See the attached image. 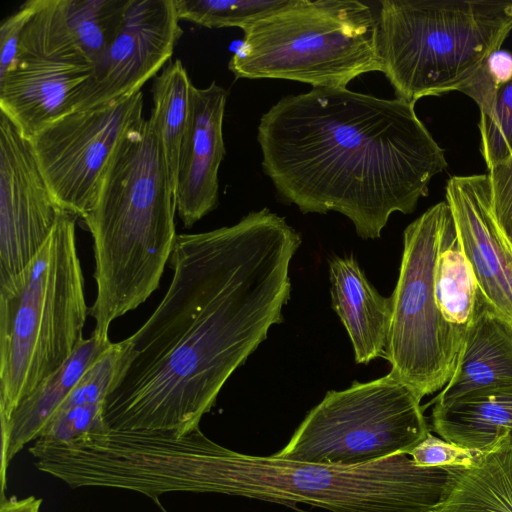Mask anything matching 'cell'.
Instances as JSON below:
<instances>
[{
	"label": "cell",
	"instance_id": "obj_10",
	"mask_svg": "<svg viewBox=\"0 0 512 512\" xmlns=\"http://www.w3.org/2000/svg\"><path fill=\"white\" fill-rule=\"evenodd\" d=\"M142 91L116 102L73 111L28 139L58 204L83 218L92 208L102 175L119 141L143 115Z\"/></svg>",
	"mask_w": 512,
	"mask_h": 512
},
{
	"label": "cell",
	"instance_id": "obj_28",
	"mask_svg": "<svg viewBox=\"0 0 512 512\" xmlns=\"http://www.w3.org/2000/svg\"><path fill=\"white\" fill-rule=\"evenodd\" d=\"M407 455L412 456L419 467L469 468L479 461L482 453L437 438L429 432Z\"/></svg>",
	"mask_w": 512,
	"mask_h": 512
},
{
	"label": "cell",
	"instance_id": "obj_30",
	"mask_svg": "<svg viewBox=\"0 0 512 512\" xmlns=\"http://www.w3.org/2000/svg\"><path fill=\"white\" fill-rule=\"evenodd\" d=\"M36 0L24 2L0 25V77L14 65L22 31L35 10Z\"/></svg>",
	"mask_w": 512,
	"mask_h": 512
},
{
	"label": "cell",
	"instance_id": "obj_14",
	"mask_svg": "<svg viewBox=\"0 0 512 512\" xmlns=\"http://www.w3.org/2000/svg\"><path fill=\"white\" fill-rule=\"evenodd\" d=\"M227 98V90L216 82L192 88L174 190L176 212L186 228L218 205V172L226 152L223 120Z\"/></svg>",
	"mask_w": 512,
	"mask_h": 512
},
{
	"label": "cell",
	"instance_id": "obj_23",
	"mask_svg": "<svg viewBox=\"0 0 512 512\" xmlns=\"http://www.w3.org/2000/svg\"><path fill=\"white\" fill-rule=\"evenodd\" d=\"M478 285L459 242L452 215L441 241L436 267V294L441 312L463 342L472 319Z\"/></svg>",
	"mask_w": 512,
	"mask_h": 512
},
{
	"label": "cell",
	"instance_id": "obj_29",
	"mask_svg": "<svg viewBox=\"0 0 512 512\" xmlns=\"http://www.w3.org/2000/svg\"><path fill=\"white\" fill-rule=\"evenodd\" d=\"M492 208L501 242L512 256V153L488 171Z\"/></svg>",
	"mask_w": 512,
	"mask_h": 512
},
{
	"label": "cell",
	"instance_id": "obj_25",
	"mask_svg": "<svg viewBox=\"0 0 512 512\" xmlns=\"http://www.w3.org/2000/svg\"><path fill=\"white\" fill-rule=\"evenodd\" d=\"M289 0H174L179 20L207 28L249 27Z\"/></svg>",
	"mask_w": 512,
	"mask_h": 512
},
{
	"label": "cell",
	"instance_id": "obj_9",
	"mask_svg": "<svg viewBox=\"0 0 512 512\" xmlns=\"http://www.w3.org/2000/svg\"><path fill=\"white\" fill-rule=\"evenodd\" d=\"M446 201L428 208L403 234V253L385 349L390 373L422 399L450 380L462 345L445 320L436 294V267L445 225Z\"/></svg>",
	"mask_w": 512,
	"mask_h": 512
},
{
	"label": "cell",
	"instance_id": "obj_21",
	"mask_svg": "<svg viewBox=\"0 0 512 512\" xmlns=\"http://www.w3.org/2000/svg\"><path fill=\"white\" fill-rule=\"evenodd\" d=\"M434 512H512V449L482 454L463 468Z\"/></svg>",
	"mask_w": 512,
	"mask_h": 512
},
{
	"label": "cell",
	"instance_id": "obj_15",
	"mask_svg": "<svg viewBox=\"0 0 512 512\" xmlns=\"http://www.w3.org/2000/svg\"><path fill=\"white\" fill-rule=\"evenodd\" d=\"M93 69L86 62L19 55L0 77V112L28 140L67 113L69 100Z\"/></svg>",
	"mask_w": 512,
	"mask_h": 512
},
{
	"label": "cell",
	"instance_id": "obj_5",
	"mask_svg": "<svg viewBox=\"0 0 512 512\" xmlns=\"http://www.w3.org/2000/svg\"><path fill=\"white\" fill-rule=\"evenodd\" d=\"M461 467H419L407 454L357 466L247 455L218 444L212 493L331 512H434Z\"/></svg>",
	"mask_w": 512,
	"mask_h": 512
},
{
	"label": "cell",
	"instance_id": "obj_8",
	"mask_svg": "<svg viewBox=\"0 0 512 512\" xmlns=\"http://www.w3.org/2000/svg\"><path fill=\"white\" fill-rule=\"evenodd\" d=\"M421 398L391 373L329 391L274 455L357 466L407 454L429 433Z\"/></svg>",
	"mask_w": 512,
	"mask_h": 512
},
{
	"label": "cell",
	"instance_id": "obj_27",
	"mask_svg": "<svg viewBox=\"0 0 512 512\" xmlns=\"http://www.w3.org/2000/svg\"><path fill=\"white\" fill-rule=\"evenodd\" d=\"M510 81H512V54L500 49L488 56L461 93L477 104L480 115L490 117L500 89Z\"/></svg>",
	"mask_w": 512,
	"mask_h": 512
},
{
	"label": "cell",
	"instance_id": "obj_24",
	"mask_svg": "<svg viewBox=\"0 0 512 512\" xmlns=\"http://www.w3.org/2000/svg\"><path fill=\"white\" fill-rule=\"evenodd\" d=\"M70 34L93 65L115 38L130 0H61Z\"/></svg>",
	"mask_w": 512,
	"mask_h": 512
},
{
	"label": "cell",
	"instance_id": "obj_13",
	"mask_svg": "<svg viewBox=\"0 0 512 512\" xmlns=\"http://www.w3.org/2000/svg\"><path fill=\"white\" fill-rule=\"evenodd\" d=\"M445 201L480 292L512 325V256L500 240L488 174L450 177Z\"/></svg>",
	"mask_w": 512,
	"mask_h": 512
},
{
	"label": "cell",
	"instance_id": "obj_26",
	"mask_svg": "<svg viewBox=\"0 0 512 512\" xmlns=\"http://www.w3.org/2000/svg\"><path fill=\"white\" fill-rule=\"evenodd\" d=\"M480 152L487 171L512 153V81L503 86L490 117L480 115Z\"/></svg>",
	"mask_w": 512,
	"mask_h": 512
},
{
	"label": "cell",
	"instance_id": "obj_7",
	"mask_svg": "<svg viewBox=\"0 0 512 512\" xmlns=\"http://www.w3.org/2000/svg\"><path fill=\"white\" fill-rule=\"evenodd\" d=\"M379 9L358 0H289L244 29L229 60L235 78L346 88L382 70Z\"/></svg>",
	"mask_w": 512,
	"mask_h": 512
},
{
	"label": "cell",
	"instance_id": "obj_11",
	"mask_svg": "<svg viewBox=\"0 0 512 512\" xmlns=\"http://www.w3.org/2000/svg\"><path fill=\"white\" fill-rule=\"evenodd\" d=\"M179 21L174 0H130L115 38L72 95L67 113L140 92L170 60L183 34Z\"/></svg>",
	"mask_w": 512,
	"mask_h": 512
},
{
	"label": "cell",
	"instance_id": "obj_3",
	"mask_svg": "<svg viewBox=\"0 0 512 512\" xmlns=\"http://www.w3.org/2000/svg\"><path fill=\"white\" fill-rule=\"evenodd\" d=\"M175 213L162 142L143 117L119 141L82 218L93 239L97 292L90 315L100 338L158 288L177 237Z\"/></svg>",
	"mask_w": 512,
	"mask_h": 512
},
{
	"label": "cell",
	"instance_id": "obj_4",
	"mask_svg": "<svg viewBox=\"0 0 512 512\" xmlns=\"http://www.w3.org/2000/svg\"><path fill=\"white\" fill-rule=\"evenodd\" d=\"M77 218L65 213L32 261L0 282V423L84 340Z\"/></svg>",
	"mask_w": 512,
	"mask_h": 512
},
{
	"label": "cell",
	"instance_id": "obj_2",
	"mask_svg": "<svg viewBox=\"0 0 512 512\" xmlns=\"http://www.w3.org/2000/svg\"><path fill=\"white\" fill-rule=\"evenodd\" d=\"M262 168L302 213L346 216L362 239L410 214L448 162L415 103L347 88L282 97L259 121Z\"/></svg>",
	"mask_w": 512,
	"mask_h": 512
},
{
	"label": "cell",
	"instance_id": "obj_22",
	"mask_svg": "<svg viewBox=\"0 0 512 512\" xmlns=\"http://www.w3.org/2000/svg\"><path fill=\"white\" fill-rule=\"evenodd\" d=\"M181 60L170 61L153 82V107L149 118L162 142L173 190L182 141L188 125L193 88Z\"/></svg>",
	"mask_w": 512,
	"mask_h": 512
},
{
	"label": "cell",
	"instance_id": "obj_19",
	"mask_svg": "<svg viewBox=\"0 0 512 512\" xmlns=\"http://www.w3.org/2000/svg\"><path fill=\"white\" fill-rule=\"evenodd\" d=\"M431 418L433 430L450 443L482 454L512 449V383L435 403Z\"/></svg>",
	"mask_w": 512,
	"mask_h": 512
},
{
	"label": "cell",
	"instance_id": "obj_18",
	"mask_svg": "<svg viewBox=\"0 0 512 512\" xmlns=\"http://www.w3.org/2000/svg\"><path fill=\"white\" fill-rule=\"evenodd\" d=\"M329 279L331 305L350 337L355 361L367 364L384 357L391 298L377 292L352 256L329 260Z\"/></svg>",
	"mask_w": 512,
	"mask_h": 512
},
{
	"label": "cell",
	"instance_id": "obj_31",
	"mask_svg": "<svg viewBox=\"0 0 512 512\" xmlns=\"http://www.w3.org/2000/svg\"><path fill=\"white\" fill-rule=\"evenodd\" d=\"M42 500L35 496L18 499L15 496L0 500V512H39Z\"/></svg>",
	"mask_w": 512,
	"mask_h": 512
},
{
	"label": "cell",
	"instance_id": "obj_1",
	"mask_svg": "<svg viewBox=\"0 0 512 512\" xmlns=\"http://www.w3.org/2000/svg\"><path fill=\"white\" fill-rule=\"evenodd\" d=\"M300 244L299 233L268 208L231 226L177 234L165 296L117 342L107 428L178 435L199 429L224 383L283 321Z\"/></svg>",
	"mask_w": 512,
	"mask_h": 512
},
{
	"label": "cell",
	"instance_id": "obj_17",
	"mask_svg": "<svg viewBox=\"0 0 512 512\" xmlns=\"http://www.w3.org/2000/svg\"><path fill=\"white\" fill-rule=\"evenodd\" d=\"M113 343L92 333L69 359L41 382L16 407L7 423H1L0 500L5 498L6 475L11 459L37 440L52 416L85 372Z\"/></svg>",
	"mask_w": 512,
	"mask_h": 512
},
{
	"label": "cell",
	"instance_id": "obj_6",
	"mask_svg": "<svg viewBox=\"0 0 512 512\" xmlns=\"http://www.w3.org/2000/svg\"><path fill=\"white\" fill-rule=\"evenodd\" d=\"M381 72L416 103L459 91L512 31V0H381Z\"/></svg>",
	"mask_w": 512,
	"mask_h": 512
},
{
	"label": "cell",
	"instance_id": "obj_16",
	"mask_svg": "<svg viewBox=\"0 0 512 512\" xmlns=\"http://www.w3.org/2000/svg\"><path fill=\"white\" fill-rule=\"evenodd\" d=\"M512 383V325L476 294L455 370L432 403H446L471 391Z\"/></svg>",
	"mask_w": 512,
	"mask_h": 512
},
{
	"label": "cell",
	"instance_id": "obj_20",
	"mask_svg": "<svg viewBox=\"0 0 512 512\" xmlns=\"http://www.w3.org/2000/svg\"><path fill=\"white\" fill-rule=\"evenodd\" d=\"M119 357L118 343H113L81 377L38 439L67 443L107 429L103 410Z\"/></svg>",
	"mask_w": 512,
	"mask_h": 512
},
{
	"label": "cell",
	"instance_id": "obj_12",
	"mask_svg": "<svg viewBox=\"0 0 512 512\" xmlns=\"http://www.w3.org/2000/svg\"><path fill=\"white\" fill-rule=\"evenodd\" d=\"M29 141L0 112V282L21 272L65 213Z\"/></svg>",
	"mask_w": 512,
	"mask_h": 512
}]
</instances>
